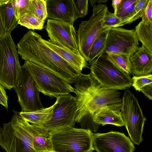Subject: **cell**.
<instances>
[{
    "label": "cell",
    "instance_id": "cell-1",
    "mask_svg": "<svg viewBox=\"0 0 152 152\" xmlns=\"http://www.w3.org/2000/svg\"><path fill=\"white\" fill-rule=\"evenodd\" d=\"M75 97L77 107L76 122L82 129L96 132L99 125L94 121L95 113L101 108L108 107L120 110L122 99L116 90L104 86L90 74L82 73L75 80Z\"/></svg>",
    "mask_w": 152,
    "mask_h": 152
},
{
    "label": "cell",
    "instance_id": "cell-2",
    "mask_svg": "<svg viewBox=\"0 0 152 152\" xmlns=\"http://www.w3.org/2000/svg\"><path fill=\"white\" fill-rule=\"evenodd\" d=\"M43 39L34 31H27L17 44L18 54L25 61L56 73L69 83H74L81 71L48 46Z\"/></svg>",
    "mask_w": 152,
    "mask_h": 152
},
{
    "label": "cell",
    "instance_id": "cell-3",
    "mask_svg": "<svg viewBox=\"0 0 152 152\" xmlns=\"http://www.w3.org/2000/svg\"><path fill=\"white\" fill-rule=\"evenodd\" d=\"M11 119L3 124L0 134V146L6 152H36L26 122L19 112L13 110Z\"/></svg>",
    "mask_w": 152,
    "mask_h": 152
},
{
    "label": "cell",
    "instance_id": "cell-4",
    "mask_svg": "<svg viewBox=\"0 0 152 152\" xmlns=\"http://www.w3.org/2000/svg\"><path fill=\"white\" fill-rule=\"evenodd\" d=\"M55 152H92L93 133L82 128H66L50 131Z\"/></svg>",
    "mask_w": 152,
    "mask_h": 152
},
{
    "label": "cell",
    "instance_id": "cell-5",
    "mask_svg": "<svg viewBox=\"0 0 152 152\" xmlns=\"http://www.w3.org/2000/svg\"><path fill=\"white\" fill-rule=\"evenodd\" d=\"M91 65V75L105 87L118 90H126L132 86V80L129 75L108 60L104 51Z\"/></svg>",
    "mask_w": 152,
    "mask_h": 152
},
{
    "label": "cell",
    "instance_id": "cell-6",
    "mask_svg": "<svg viewBox=\"0 0 152 152\" xmlns=\"http://www.w3.org/2000/svg\"><path fill=\"white\" fill-rule=\"evenodd\" d=\"M17 48L11 34L0 38V84L6 89L15 86L21 70Z\"/></svg>",
    "mask_w": 152,
    "mask_h": 152
},
{
    "label": "cell",
    "instance_id": "cell-7",
    "mask_svg": "<svg viewBox=\"0 0 152 152\" xmlns=\"http://www.w3.org/2000/svg\"><path fill=\"white\" fill-rule=\"evenodd\" d=\"M33 79L38 91L52 98L71 92L75 93V88L65 79L48 70L31 62L24 64Z\"/></svg>",
    "mask_w": 152,
    "mask_h": 152
},
{
    "label": "cell",
    "instance_id": "cell-8",
    "mask_svg": "<svg viewBox=\"0 0 152 152\" xmlns=\"http://www.w3.org/2000/svg\"><path fill=\"white\" fill-rule=\"evenodd\" d=\"M108 10L101 3L93 6V13L89 19L82 21L77 31L78 49L81 55L88 62L91 47L96 39L106 29L103 28V20Z\"/></svg>",
    "mask_w": 152,
    "mask_h": 152
},
{
    "label": "cell",
    "instance_id": "cell-9",
    "mask_svg": "<svg viewBox=\"0 0 152 152\" xmlns=\"http://www.w3.org/2000/svg\"><path fill=\"white\" fill-rule=\"evenodd\" d=\"M121 110L130 140L134 144L139 145L143 140L142 135L146 118L137 99L129 90L124 92Z\"/></svg>",
    "mask_w": 152,
    "mask_h": 152
},
{
    "label": "cell",
    "instance_id": "cell-10",
    "mask_svg": "<svg viewBox=\"0 0 152 152\" xmlns=\"http://www.w3.org/2000/svg\"><path fill=\"white\" fill-rule=\"evenodd\" d=\"M56 98V104L50 116L44 123L38 126L49 132L74 127L76 122L77 107L75 97L69 94L60 95Z\"/></svg>",
    "mask_w": 152,
    "mask_h": 152
},
{
    "label": "cell",
    "instance_id": "cell-11",
    "mask_svg": "<svg viewBox=\"0 0 152 152\" xmlns=\"http://www.w3.org/2000/svg\"><path fill=\"white\" fill-rule=\"evenodd\" d=\"M13 88L17 94L21 111L31 112L45 108L41 101L40 92L24 64L21 66L17 83Z\"/></svg>",
    "mask_w": 152,
    "mask_h": 152
},
{
    "label": "cell",
    "instance_id": "cell-12",
    "mask_svg": "<svg viewBox=\"0 0 152 152\" xmlns=\"http://www.w3.org/2000/svg\"><path fill=\"white\" fill-rule=\"evenodd\" d=\"M139 45L134 29L113 28L108 30L104 51L129 56Z\"/></svg>",
    "mask_w": 152,
    "mask_h": 152
},
{
    "label": "cell",
    "instance_id": "cell-13",
    "mask_svg": "<svg viewBox=\"0 0 152 152\" xmlns=\"http://www.w3.org/2000/svg\"><path fill=\"white\" fill-rule=\"evenodd\" d=\"M94 150L97 152H133L134 144L122 133L111 131L92 133Z\"/></svg>",
    "mask_w": 152,
    "mask_h": 152
},
{
    "label": "cell",
    "instance_id": "cell-14",
    "mask_svg": "<svg viewBox=\"0 0 152 152\" xmlns=\"http://www.w3.org/2000/svg\"><path fill=\"white\" fill-rule=\"evenodd\" d=\"M45 28L52 42L80 54L78 49L77 33L73 25L49 19L47 20Z\"/></svg>",
    "mask_w": 152,
    "mask_h": 152
},
{
    "label": "cell",
    "instance_id": "cell-15",
    "mask_svg": "<svg viewBox=\"0 0 152 152\" xmlns=\"http://www.w3.org/2000/svg\"><path fill=\"white\" fill-rule=\"evenodd\" d=\"M47 18L73 25L77 19L72 0H46Z\"/></svg>",
    "mask_w": 152,
    "mask_h": 152
},
{
    "label": "cell",
    "instance_id": "cell-16",
    "mask_svg": "<svg viewBox=\"0 0 152 152\" xmlns=\"http://www.w3.org/2000/svg\"><path fill=\"white\" fill-rule=\"evenodd\" d=\"M131 74L134 76L148 75L152 72V53L142 46L138 47L129 57Z\"/></svg>",
    "mask_w": 152,
    "mask_h": 152
},
{
    "label": "cell",
    "instance_id": "cell-17",
    "mask_svg": "<svg viewBox=\"0 0 152 152\" xmlns=\"http://www.w3.org/2000/svg\"><path fill=\"white\" fill-rule=\"evenodd\" d=\"M26 124L32 137L33 147L35 151H53L50 132L38 126L30 124L27 121Z\"/></svg>",
    "mask_w": 152,
    "mask_h": 152
},
{
    "label": "cell",
    "instance_id": "cell-18",
    "mask_svg": "<svg viewBox=\"0 0 152 152\" xmlns=\"http://www.w3.org/2000/svg\"><path fill=\"white\" fill-rule=\"evenodd\" d=\"M44 42L61 58L81 71L84 68H89L85 59L80 54L69 48L55 44L49 39H43Z\"/></svg>",
    "mask_w": 152,
    "mask_h": 152
},
{
    "label": "cell",
    "instance_id": "cell-19",
    "mask_svg": "<svg viewBox=\"0 0 152 152\" xmlns=\"http://www.w3.org/2000/svg\"><path fill=\"white\" fill-rule=\"evenodd\" d=\"M12 0H0V17L5 34H11L18 24Z\"/></svg>",
    "mask_w": 152,
    "mask_h": 152
},
{
    "label": "cell",
    "instance_id": "cell-20",
    "mask_svg": "<svg viewBox=\"0 0 152 152\" xmlns=\"http://www.w3.org/2000/svg\"><path fill=\"white\" fill-rule=\"evenodd\" d=\"M94 121L99 125L112 124L117 126H124V123L120 110L108 107L100 108L94 114Z\"/></svg>",
    "mask_w": 152,
    "mask_h": 152
},
{
    "label": "cell",
    "instance_id": "cell-21",
    "mask_svg": "<svg viewBox=\"0 0 152 152\" xmlns=\"http://www.w3.org/2000/svg\"><path fill=\"white\" fill-rule=\"evenodd\" d=\"M56 104L55 103L50 107L42 109L31 112H19L20 115L31 124L40 126L46 121L52 113Z\"/></svg>",
    "mask_w": 152,
    "mask_h": 152
},
{
    "label": "cell",
    "instance_id": "cell-22",
    "mask_svg": "<svg viewBox=\"0 0 152 152\" xmlns=\"http://www.w3.org/2000/svg\"><path fill=\"white\" fill-rule=\"evenodd\" d=\"M18 19V24L33 30L42 29L45 23L33 15L31 9L30 2L28 7L19 14Z\"/></svg>",
    "mask_w": 152,
    "mask_h": 152
},
{
    "label": "cell",
    "instance_id": "cell-23",
    "mask_svg": "<svg viewBox=\"0 0 152 152\" xmlns=\"http://www.w3.org/2000/svg\"><path fill=\"white\" fill-rule=\"evenodd\" d=\"M134 29L138 41L152 53V23L147 24L141 21Z\"/></svg>",
    "mask_w": 152,
    "mask_h": 152
},
{
    "label": "cell",
    "instance_id": "cell-24",
    "mask_svg": "<svg viewBox=\"0 0 152 152\" xmlns=\"http://www.w3.org/2000/svg\"><path fill=\"white\" fill-rule=\"evenodd\" d=\"M106 29L96 39L92 44L88 56V62L91 64L93 60L104 51L109 29Z\"/></svg>",
    "mask_w": 152,
    "mask_h": 152
},
{
    "label": "cell",
    "instance_id": "cell-25",
    "mask_svg": "<svg viewBox=\"0 0 152 152\" xmlns=\"http://www.w3.org/2000/svg\"><path fill=\"white\" fill-rule=\"evenodd\" d=\"M107 58L120 69L129 75L131 73L129 64V56L107 53Z\"/></svg>",
    "mask_w": 152,
    "mask_h": 152
},
{
    "label": "cell",
    "instance_id": "cell-26",
    "mask_svg": "<svg viewBox=\"0 0 152 152\" xmlns=\"http://www.w3.org/2000/svg\"><path fill=\"white\" fill-rule=\"evenodd\" d=\"M30 5L33 15L45 22L48 16L46 0H30Z\"/></svg>",
    "mask_w": 152,
    "mask_h": 152
},
{
    "label": "cell",
    "instance_id": "cell-27",
    "mask_svg": "<svg viewBox=\"0 0 152 152\" xmlns=\"http://www.w3.org/2000/svg\"><path fill=\"white\" fill-rule=\"evenodd\" d=\"M137 0L125 10L115 14L121 21L120 27L126 24H129L130 21L135 16L134 8Z\"/></svg>",
    "mask_w": 152,
    "mask_h": 152
},
{
    "label": "cell",
    "instance_id": "cell-28",
    "mask_svg": "<svg viewBox=\"0 0 152 152\" xmlns=\"http://www.w3.org/2000/svg\"><path fill=\"white\" fill-rule=\"evenodd\" d=\"M121 21L114 13L108 10L104 17L103 21L104 29L110 28L120 27Z\"/></svg>",
    "mask_w": 152,
    "mask_h": 152
},
{
    "label": "cell",
    "instance_id": "cell-29",
    "mask_svg": "<svg viewBox=\"0 0 152 152\" xmlns=\"http://www.w3.org/2000/svg\"><path fill=\"white\" fill-rule=\"evenodd\" d=\"M132 86L135 90L140 91L141 88L145 86L152 84V75L140 76H133L132 78Z\"/></svg>",
    "mask_w": 152,
    "mask_h": 152
},
{
    "label": "cell",
    "instance_id": "cell-30",
    "mask_svg": "<svg viewBox=\"0 0 152 152\" xmlns=\"http://www.w3.org/2000/svg\"><path fill=\"white\" fill-rule=\"evenodd\" d=\"M77 18L85 17L88 14V0H72Z\"/></svg>",
    "mask_w": 152,
    "mask_h": 152
},
{
    "label": "cell",
    "instance_id": "cell-31",
    "mask_svg": "<svg viewBox=\"0 0 152 152\" xmlns=\"http://www.w3.org/2000/svg\"><path fill=\"white\" fill-rule=\"evenodd\" d=\"M149 0H137L135 5L134 10L135 12L134 17L129 22L132 23L142 17Z\"/></svg>",
    "mask_w": 152,
    "mask_h": 152
},
{
    "label": "cell",
    "instance_id": "cell-32",
    "mask_svg": "<svg viewBox=\"0 0 152 152\" xmlns=\"http://www.w3.org/2000/svg\"><path fill=\"white\" fill-rule=\"evenodd\" d=\"M30 0H13L12 4L15 14L18 18L19 14L28 6Z\"/></svg>",
    "mask_w": 152,
    "mask_h": 152
},
{
    "label": "cell",
    "instance_id": "cell-33",
    "mask_svg": "<svg viewBox=\"0 0 152 152\" xmlns=\"http://www.w3.org/2000/svg\"><path fill=\"white\" fill-rule=\"evenodd\" d=\"M141 18L144 23H152V0H149Z\"/></svg>",
    "mask_w": 152,
    "mask_h": 152
},
{
    "label": "cell",
    "instance_id": "cell-34",
    "mask_svg": "<svg viewBox=\"0 0 152 152\" xmlns=\"http://www.w3.org/2000/svg\"><path fill=\"white\" fill-rule=\"evenodd\" d=\"M4 89V87L0 84V104L7 110L8 97Z\"/></svg>",
    "mask_w": 152,
    "mask_h": 152
},
{
    "label": "cell",
    "instance_id": "cell-35",
    "mask_svg": "<svg viewBox=\"0 0 152 152\" xmlns=\"http://www.w3.org/2000/svg\"><path fill=\"white\" fill-rule=\"evenodd\" d=\"M136 1V0H122L118 7L116 14L125 10L134 3Z\"/></svg>",
    "mask_w": 152,
    "mask_h": 152
},
{
    "label": "cell",
    "instance_id": "cell-36",
    "mask_svg": "<svg viewBox=\"0 0 152 152\" xmlns=\"http://www.w3.org/2000/svg\"><path fill=\"white\" fill-rule=\"evenodd\" d=\"M140 91L149 99H152V84L146 85L141 88Z\"/></svg>",
    "mask_w": 152,
    "mask_h": 152
},
{
    "label": "cell",
    "instance_id": "cell-37",
    "mask_svg": "<svg viewBox=\"0 0 152 152\" xmlns=\"http://www.w3.org/2000/svg\"><path fill=\"white\" fill-rule=\"evenodd\" d=\"M122 0H113L112 1V6L114 10V13L116 14L117 10L119 4L121 2Z\"/></svg>",
    "mask_w": 152,
    "mask_h": 152
},
{
    "label": "cell",
    "instance_id": "cell-38",
    "mask_svg": "<svg viewBox=\"0 0 152 152\" xmlns=\"http://www.w3.org/2000/svg\"><path fill=\"white\" fill-rule=\"evenodd\" d=\"M107 1V0H90L89 2L90 5L92 6L95 5L96 3H105Z\"/></svg>",
    "mask_w": 152,
    "mask_h": 152
},
{
    "label": "cell",
    "instance_id": "cell-39",
    "mask_svg": "<svg viewBox=\"0 0 152 152\" xmlns=\"http://www.w3.org/2000/svg\"><path fill=\"white\" fill-rule=\"evenodd\" d=\"M5 34L4 31L0 17V38Z\"/></svg>",
    "mask_w": 152,
    "mask_h": 152
},
{
    "label": "cell",
    "instance_id": "cell-40",
    "mask_svg": "<svg viewBox=\"0 0 152 152\" xmlns=\"http://www.w3.org/2000/svg\"><path fill=\"white\" fill-rule=\"evenodd\" d=\"M55 152L53 151H49V152Z\"/></svg>",
    "mask_w": 152,
    "mask_h": 152
},
{
    "label": "cell",
    "instance_id": "cell-41",
    "mask_svg": "<svg viewBox=\"0 0 152 152\" xmlns=\"http://www.w3.org/2000/svg\"><path fill=\"white\" fill-rule=\"evenodd\" d=\"M1 130L0 128V134H1Z\"/></svg>",
    "mask_w": 152,
    "mask_h": 152
},
{
    "label": "cell",
    "instance_id": "cell-42",
    "mask_svg": "<svg viewBox=\"0 0 152 152\" xmlns=\"http://www.w3.org/2000/svg\"></svg>",
    "mask_w": 152,
    "mask_h": 152
}]
</instances>
